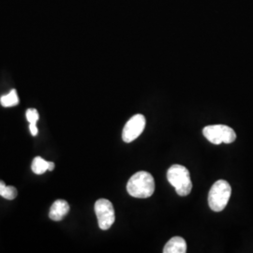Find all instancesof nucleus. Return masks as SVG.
I'll return each instance as SVG.
<instances>
[{
  "label": "nucleus",
  "instance_id": "obj_5",
  "mask_svg": "<svg viewBox=\"0 0 253 253\" xmlns=\"http://www.w3.org/2000/svg\"><path fill=\"white\" fill-rule=\"evenodd\" d=\"M95 213L101 230H108L115 223V209L109 200H98L95 203Z\"/></svg>",
  "mask_w": 253,
  "mask_h": 253
},
{
  "label": "nucleus",
  "instance_id": "obj_6",
  "mask_svg": "<svg viewBox=\"0 0 253 253\" xmlns=\"http://www.w3.org/2000/svg\"><path fill=\"white\" fill-rule=\"evenodd\" d=\"M145 126V118L138 114L126 123L122 132V139L125 143H131L142 134Z\"/></svg>",
  "mask_w": 253,
  "mask_h": 253
},
{
  "label": "nucleus",
  "instance_id": "obj_4",
  "mask_svg": "<svg viewBox=\"0 0 253 253\" xmlns=\"http://www.w3.org/2000/svg\"><path fill=\"white\" fill-rule=\"evenodd\" d=\"M203 133L208 141L214 145H220L221 143L231 144L236 139L235 130L225 125L206 126L203 129Z\"/></svg>",
  "mask_w": 253,
  "mask_h": 253
},
{
  "label": "nucleus",
  "instance_id": "obj_7",
  "mask_svg": "<svg viewBox=\"0 0 253 253\" xmlns=\"http://www.w3.org/2000/svg\"><path fill=\"white\" fill-rule=\"evenodd\" d=\"M70 211V206L65 200H56L50 208L49 217L54 221H60Z\"/></svg>",
  "mask_w": 253,
  "mask_h": 253
},
{
  "label": "nucleus",
  "instance_id": "obj_10",
  "mask_svg": "<svg viewBox=\"0 0 253 253\" xmlns=\"http://www.w3.org/2000/svg\"><path fill=\"white\" fill-rule=\"evenodd\" d=\"M0 103L3 107H11V106H15L19 103L18 95H17V91L15 89L9 92L8 95H4L0 98Z\"/></svg>",
  "mask_w": 253,
  "mask_h": 253
},
{
  "label": "nucleus",
  "instance_id": "obj_9",
  "mask_svg": "<svg viewBox=\"0 0 253 253\" xmlns=\"http://www.w3.org/2000/svg\"><path fill=\"white\" fill-rule=\"evenodd\" d=\"M48 168H49V162L43 160L41 157H36L31 164V169L36 174L44 173L46 171H48Z\"/></svg>",
  "mask_w": 253,
  "mask_h": 253
},
{
  "label": "nucleus",
  "instance_id": "obj_3",
  "mask_svg": "<svg viewBox=\"0 0 253 253\" xmlns=\"http://www.w3.org/2000/svg\"><path fill=\"white\" fill-rule=\"evenodd\" d=\"M232 188L225 180H217L211 187L208 194V205L215 212H220L226 208L231 197Z\"/></svg>",
  "mask_w": 253,
  "mask_h": 253
},
{
  "label": "nucleus",
  "instance_id": "obj_11",
  "mask_svg": "<svg viewBox=\"0 0 253 253\" xmlns=\"http://www.w3.org/2000/svg\"><path fill=\"white\" fill-rule=\"evenodd\" d=\"M17 190L12 186H7L4 181L0 180V196L7 200H14L17 197Z\"/></svg>",
  "mask_w": 253,
  "mask_h": 253
},
{
  "label": "nucleus",
  "instance_id": "obj_13",
  "mask_svg": "<svg viewBox=\"0 0 253 253\" xmlns=\"http://www.w3.org/2000/svg\"><path fill=\"white\" fill-rule=\"evenodd\" d=\"M29 130L32 135L36 136L39 132L38 127H37V123H29Z\"/></svg>",
  "mask_w": 253,
  "mask_h": 253
},
{
  "label": "nucleus",
  "instance_id": "obj_12",
  "mask_svg": "<svg viewBox=\"0 0 253 253\" xmlns=\"http://www.w3.org/2000/svg\"><path fill=\"white\" fill-rule=\"evenodd\" d=\"M27 119L29 123H37V121L39 120L40 116H39V112L36 109L30 108L27 111Z\"/></svg>",
  "mask_w": 253,
  "mask_h": 253
},
{
  "label": "nucleus",
  "instance_id": "obj_14",
  "mask_svg": "<svg viewBox=\"0 0 253 253\" xmlns=\"http://www.w3.org/2000/svg\"><path fill=\"white\" fill-rule=\"evenodd\" d=\"M54 169V163L52 162H49V168L48 171H53Z\"/></svg>",
  "mask_w": 253,
  "mask_h": 253
},
{
  "label": "nucleus",
  "instance_id": "obj_1",
  "mask_svg": "<svg viewBox=\"0 0 253 253\" xmlns=\"http://www.w3.org/2000/svg\"><path fill=\"white\" fill-rule=\"evenodd\" d=\"M126 190L132 197L148 198L153 195L155 190L154 177L149 172H136L127 181Z\"/></svg>",
  "mask_w": 253,
  "mask_h": 253
},
{
  "label": "nucleus",
  "instance_id": "obj_2",
  "mask_svg": "<svg viewBox=\"0 0 253 253\" xmlns=\"http://www.w3.org/2000/svg\"><path fill=\"white\" fill-rule=\"evenodd\" d=\"M167 179L179 196L189 195L192 189L189 170L182 165L174 164L167 172Z\"/></svg>",
  "mask_w": 253,
  "mask_h": 253
},
{
  "label": "nucleus",
  "instance_id": "obj_8",
  "mask_svg": "<svg viewBox=\"0 0 253 253\" xmlns=\"http://www.w3.org/2000/svg\"><path fill=\"white\" fill-rule=\"evenodd\" d=\"M164 253H187V243L180 236H174L171 238L163 249Z\"/></svg>",
  "mask_w": 253,
  "mask_h": 253
}]
</instances>
